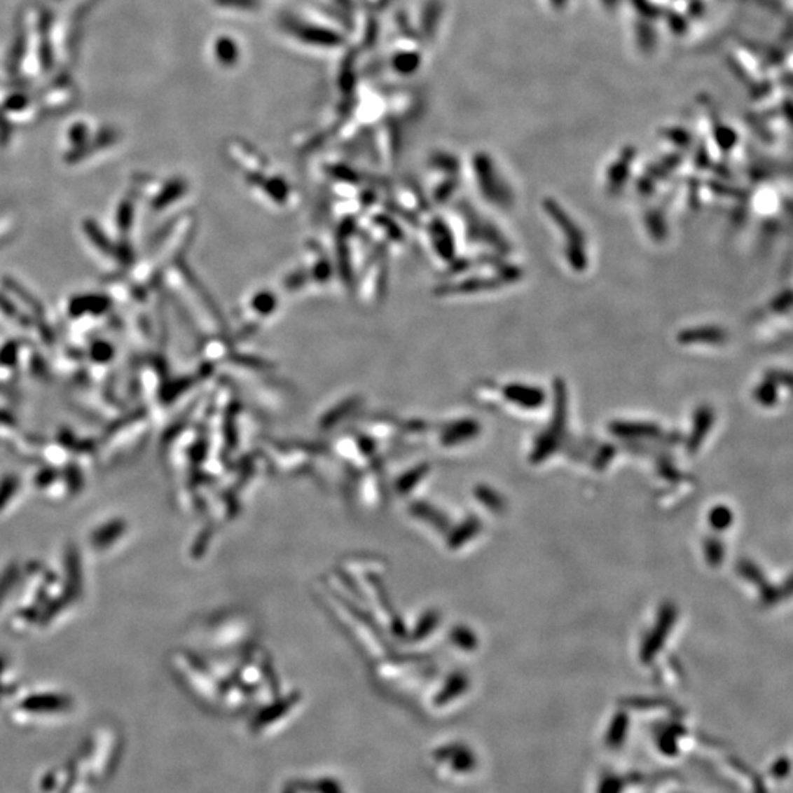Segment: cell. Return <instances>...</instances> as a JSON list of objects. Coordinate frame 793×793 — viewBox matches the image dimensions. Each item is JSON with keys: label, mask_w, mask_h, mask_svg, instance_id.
I'll use <instances>...</instances> for the list:
<instances>
[{"label": "cell", "mask_w": 793, "mask_h": 793, "mask_svg": "<svg viewBox=\"0 0 793 793\" xmlns=\"http://www.w3.org/2000/svg\"><path fill=\"white\" fill-rule=\"evenodd\" d=\"M545 210L548 215H550L558 225L560 230L567 235L569 242H567V257H569V262L573 265V268L576 269H584L586 265V257H585V238L582 231L579 230V226L574 225V222L570 219V216L567 215L566 212H563L561 207L554 202V200H548L545 202Z\"/></svg>", "instance_id": "obj_1"}, {"label": "cell", "mask_w": 793, "mask_h": 793, "mask_svg": "<svg viewBox=\"0 0 793 793\" xmlns=\"http://www.w3.org/2000/svg\"><path fill=\"white\" fill-rule=\"evenodd\" d=\"M474 166H475V172H476L479 187L483 191V194L488 198H494L492 202L504 205L509 200V197H507L506 190L502 188V182L499 179V175L495 171V167L492 166L491 159L483 153L476 155L475 159H474Z\"/></svg>", "instance_id": "obj_2"}, {"label": "cell", "mask_w": 793, "mask_h": 793, "mask_svg": "<svg viewBox=\"0 0 793 793\" xmlns=\"http://www.w3.org/2000/svg\"><path fill=\"white\" fill-rule=\"evenodd\" d=\"M633 43L635 48L645 55L652 53L657 48V33H655L654 22L637 18L633 22Z\"/></svg>", "instance_id": "obj_3"}, {"label": "cell", "mask_w": 793, "mask_h": 793, "mask_svg": "<svg viewBox=\"0 0 793 793\" xmlns=\"http://www.w3.org/2000/svg\"><path fill=\"white\" fill-rule=\"evenodd\" d=\"M504 395L510 401L520 404L523 407H538L544 401V394L535 387H527L522 384H510L504 387Z\"/></svg>", "instance_id": "obj_4"}, {"label": "cell", "mask_w": 793, "mask_h": 793, "mask_svg": "<svg viewBox=\"0 0 793 793\" xmlns=\"http://www.w3.org/2000/svg\"><path fill=\"white\" fill-rule=\"evenodd\" d=\"M623 155H620V158L612 165L608 171V187L609 190L612 188H617L621 182H624V179L628 178V172H629V165L633 159V150L628 149L621 151Z\"/></svg>", "instance_id": "obj_5"}, {"label": "cell", "mask_w": 793, "mask_h": 793, "mask_svg": "<svg viewBox=\"0 0 793 793\" xmlns=\"http://www.w3.org/2000/svg\"><path fill=\"white\" fill-rule=\"evenodd\" d=\"M628 2L636 11L637 18L654 22L663 17V11L652 0H628Z\"/></svg>", "instance_id": "obj_6"}, {"label": "cell", "mask_w": 793, "mask_h": 793, "mask_svg": "<svg viewBox=\"0 0 793 793\" xmlns=\"http://www.w3.org/2000/svg\"><path fill=\"white\" fill-rule=\"evenodd\" d=\"M598 2H600V5H601L604 9H607V11H614V9L620 5L621 0H598Z\"/></svg>", "instance_id": "obj_7"}, {"label": "cell", "mask_w": 793, "mask_h": 793, "mask_svg": "<svg viewBox=\"0 0 793 793\" xmlns=\"http://www.w3.org/2000/svg\"><path fill=\"white\" fill-rule=\"evenodd\" d=\"M548 4H550V6H551L553 9L561 11V9H564V8L567 6L569 0H548Z\"/></svg>", "instance_id": "obj_8"}]
</instances>
